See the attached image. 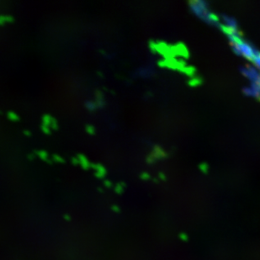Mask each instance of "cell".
<instances>
[{"label": "cell", "mask_w": 260, "mask_h": 260, "mask_svg": "<svg viewBox=\"0 0 260 260\" xmlns=\"http://www.w3.org/2000/svg\"><path fill=\"white\" fill-rule=\"evenodd\" d=\"M226 35L233 52H235L236 54L245 57L252 61L253 58L260 53L259 50L255 46L243 39L242 36H236L230 33H226Z\"/></svg>", "instance_id": "obj_1"}, {"label": "cell", "mask_w": 260, "mask_h": 260, "mask_svg": "<svg viewBox=\"0 0 260 260\" xmlns=\"http://www.w3.org/2000/svg\"><path fill=\"white\" fill-rule=\"evenodd\" d=\"M189 8L194 15L207 23L208 25H213L215 27L222 29V24L220 22L218 18L211 11L209 7L208 3L204 0H193L189 3Z\"/></svg>", "instance_id": "obj_2"}, {"label": "cell", "mask_w": 260, "mask_h": 260, "mask_svg": "<svg viewBox=\"0 0 260 260\" xmlns=\"http://www.w3.org/2000/svg\"><path fill=\"white\" fill-rule=\"evenodd\" d=\"M240 71L243 76L250 81V83L258 81L260 77V70H258L253 64H247L240 67Z\"/></svg>", "instance_id": "obj_3"}, {"label": "cell", "mask_w": 260, "mask_h": 260, "mask_svg": "<svg viewBox=\"0 0 260 260\" xmlns=\"http://www.w3.org/2000/svg\"><path fill=\"white\" fill-rule=\"evenodd\" d=\"M243 92L249 97L260 99V84L258 83H250L248 86L243 88Z\"/></svg>", "instance_id": "obj_4"}, {"label": "cell", "mask_w": 260, "mask_h": 260, "mask_svg": "<svg viewBox=\"0 0 260 260\" xmlns=\"http://www.w3.org/2000/svg\"><path fill=\"white\" fill-rule=\"evenodd\" d=\"M77 157L79 158V165H81L82 167L84 168V170H86V169L91 167L92 164H90L89 160L88 159V157H87L85 155L79 153Z\"/></svg>", "instance_id": "obj_5"}, {"label": "cell", "mask_w": 260, "mask_h": 260, "mask_svg": "<svg viewBox=\"0 0 260 260\" xmlns=\"http://www.w3.org/2000/svg\"><path fill=\"white\" fill-rule=\"evenodd\" d=\"M15 21V18L12 15H0V25H5Z\"/></svg>", "instance_id": "obj_6"}, {"label": "cell", "mask_w": 260, "mask_h": 260, "mask_svg": "<svg viewBox=\"0 0 260 260\" xmlns=\"http://www.w3.org/2000/svg\"><path fill=\"white\" fill-rule=\"evenodd\" d=\"M34 153L35 155H37V157L43 160L45 162H47V160L49 159V158H48L49 154H48V152H47V151H45V150H37V151H35Z\"/></svg>", "instance_id": "obj_7"}, {"label": "cell", "mask_w": 260, "mask_h": 260, "mask_svg": "<svg viewBox=\"0 0 260 260\" xmlns=\"http://www.w3.org/2000/svg\"><path fill=\"white\" fill-rule=\"evenodd\" d=\"M52 120H53V116H51L49 114H45L44 116L42 117V125H47V126H49L50 127V125H51Z\"/></svg>", "instance_id": "obj_8"}, {"label": "cell", "mask_w": 260, "mask_h": 260, "mask_svg": "<svg viewBox=\"0 0 260 260\" xmlns=\"http://www.w3.org/2000/svg\"><path fill=\"white\" fill-rule=\"evenodd\" d=\"M6 116H7L8 119H9L10 121H13V122H17V121L20 120V117L19 116V115L14 112V111H9Z\"/></svg>", "instance_id": "obj_9"}, {"label": "cell", "mask_w": 260, "mask_h": 260, "mask_svg": "<svg viewBox=\"0 0 260 260\" xmlns=\"http://www.w3.org/2000/svg\"><path fill=\"white\" fill-rule=\"evenodd\" d=\"M85 107L89 111H94L98 109L95 101H87L86 104H85Z\"/></svg>", "instance_id": "obj_10"}, {"label": "cell", "mask_w": 260, "mask_h": 260, "mask_svg": "<svg viewBox=\"0 0 260 260\" xmlns=\"http://www.w3.org/2000/svg\"><path fill=\"white\" fill-rule=\"evenodd\" d=\"M85 131H86V133H88V135H95V127H94L93 125L88 124V125H85Z\"/></svg>", "instance_id": "obj_11"}, {"label": "cell", "mask_w": 260, "mask_h": 260, "mask_svg": "<svg viewBox=\"0 0 260 260\" xmlns=\"http://www.w3.org/2000/svg\"><path fill=\"white\" fill-rule=\"evenodd\" d=\"M52 161L55 162H58V164H64V162H65V160H64L63 157H61V156L58 154L52 155Z\"/></svg>", "instance_id": "obj_12"}, {"label": "cell", "mask_w": 260, "mask_h": 260, "mask_svg": "<svg viewBox=\"0 0 260 260\" xmlns=\"http://www.w3.org/2000/svg\"><path fill=\"white\" fill-rule=\"evenodd\" d=\"M58 122H57V120H56V118L53 117V120H52V123H51V125H50V129L52 131H57L58 130Z\"/></svg>", "instance_id": "obj_13"}, {"label": "cell", "mask_w": 260, "mask_h": 260, "mask_svg": "<svg viewBox=\"0 0 260 260\" xmlns=\"http://www.w3.org/2000/svg\"><path fill=\"white\" fill-rule=\"evenodd\" d=\"M252 62H253V65H254L258 70H260V53H258V54L253 58Z\"/></svg>", "instance_id": "obj_14"}, {"label": "cell", "mask_w": 260, "mask_h": 260, "mask_svg": "<svg viewBox=\"0 0 260 260\" xmlns=\"http://www.w3.org/2000/svg\"><path fill=\"white\" fill-rule=\"evenodd\" d=\"M41 129H42V133H44V134H46V135H51V134H52V130L50 129L49 126L42 125H41Z\"/></svg>", "instance_id": "obj_15"}, {"label": "cell", "mask_w": 260, "mask_h": 260, "mask_svg": "<svg viewBox=\"0 0 260 260\" xmlns=\"http://www.w3.org/2000/svg\"><path fill=\"white\" fill-rule=\"evenodd\" d=\"M95 98L96 101H105L104 100V93L101 90H95Z\"/></svg>", "instance_id": "obj_16"}, {"label": "cell", "mask_w": 260, "mask_h": 260, "mask_svg": "<svg viewBox=\"0 0 260 260\" xmlns=\"http://www.w3.org/2000/svg\"><path fill=\"white\" fill-rule=\"evenodd\" d=\"M72 164L74 165H79V158L78 157H74L71 158Z\"/></svg>", "instance_id": "obj_17"}, {"label": "cell", "mask_w": 260, "mask_h": 260, "mask_svg": "<svg viewBox=\"0 0 260 260\" xmlns=\"http://www.w3.org/2000/svg\"><path fill=\"white\" fill-rule=\"evenodd\" d=\"M23 133H24V135H25V137H28V138L31 137V133H30L29 131L25 130L24 132H23Z\"/></svg>", "instance_id": "obj_18"}, {"label": "cell", "mask_w": 260, "mask_h": 260, "mask_svg": "<svg viewBox=\"0 0 260 260\" xmlns=\"http://www.w3.org/2000/svg\"><path fill=\"white\" fill-rule=\"evenodd\" d=\"M35 157V153H29V154H28V157H29V159L31 160L34 158Z\"/></svg>", "instance_id": "obj_19"}]
</instances>
